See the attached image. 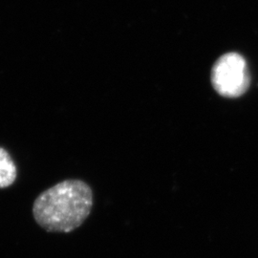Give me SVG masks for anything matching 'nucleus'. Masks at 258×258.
<instances>
[{
    "label": "nucleus",
    "instance_id": "obj_1",
    "mask_svg": "<svg viewBox=\"0 0 258 258\" xmlns=\"http://www.w3.org/2000/svg\"><path fill=\"white\" fill-rule=\"evenodd\" d=\"M93 204L91 186L82 180L69 179L39 194L33 205V215L48 232L68 233L88 218Z\"/></svg>",
    "mask_w": 258,
    "mask_h": 258
},
{
    "label": "nucleus",
    "instance_id": "obj_2",
    "mask_svg": "<svg viewBox=\"0 0 258 258\" xmlns=\"http://www.w3.org/2000/svg\"><path fill=\"white\" fill-rule=\"evenodd\" d=\"M212 83L215 91L226 98H238L249 88V73L246 59L238 53L220 56L213 65Z\"/></svg>",
    "mask_w": 258,
    "mask_h": 258
},
{
    "label": "nucleus",
    "instance_id": "obj_3",
    "mask_svg": "<svg viewBox=\"0 0 258 258\" xmlns=\"http://www.w3.org/2000/svg\"><path fill=\"white\" fill-rule=\"evenodd\" d=\"M18 176L17 166L9 154L0 148V188H6L15 183Z\"/></svg>",
    "mask_w": 258,
    "mask_h": 258
}]
</instances>
